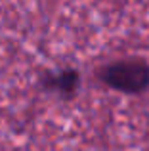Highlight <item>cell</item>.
<instances>
[{
	"label": "cell",
	"mask_w": 149,
	"mask_h": 151,
	"mask_svg": "<svg viewBox=\"0 0 149 151\" xmlns=\"http://www.w3.org/2000/svg\"><path fill=\"white\" fill-rule=\"evenodd\" d=\"M57 84H59L61 90L71 92V90L74 88V84H77V75L74 73H63L59 78H57Z\"/></svg>",
	"instance_id": "cell-2"
},
{
	"label": "cell",
	"mask_w": 149,
	"mask_h": 151,
	"mask_svg": "<svg viewBox=\"0 0 149 151\" xmlns=\"http://www.w3.org/2000/svg\"><path fill=\"white\" fill-rule=\"evenodd\" d=\"M103 81L122 92H142L149 84V67L138 59L117 61L103 71Z\"/></svg>",
	"instance_id": "cell-1"
}]
</instances>
